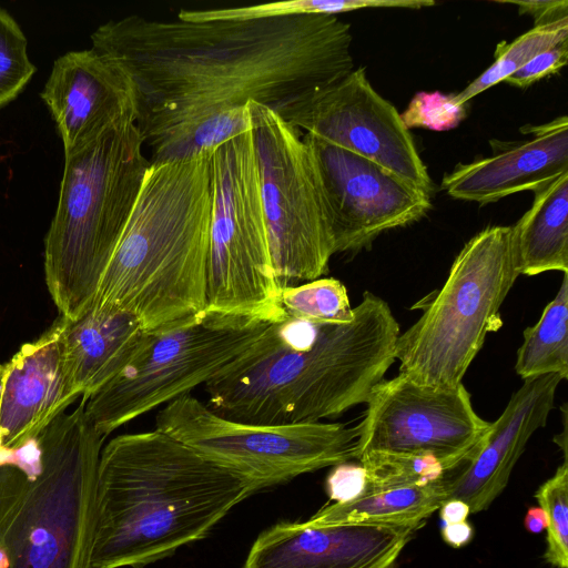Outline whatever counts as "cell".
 Here are the masks:
<instances>
[{
  "label": "cell",
  "instance_id": "cell-31",
  "mask_svg": "<svg viewBox=\"0 0 568 568\" xmlns=\"http://www.w3.org/2000/svg\"><path fill=\"white\" fill-rule=\"evenodd\" d=\"M568 59V41L548 49L505 79L510 85L526 89L544 78L558 73Z\"/></svg>",
  "mask_w": 568,
  "mask_h": 568
},
{
  "label": "cell",
  "instance_id": "cell-16",
  "mask_svg": "<svg viewBox=\"0 0 568 568\" xmlns=\"http://www.w3.org/2000/svg\"><path fill=\"white\" fill-rule=\"evenodd\" d=\"M40 97L55 123L64 155L119 124L136 120L126 75L92 48L58 57Z\"/></svg>",
  "mask_w": 568,
  "mask_h": 568
},
{
  "label": "cell",
  "instance_id": "cell-32",
  "mask_svg": "<svg viewBox=\"0 0 568 568\" xmlns=\"http://www.w3.org/2000/svg\"><path fill=\"white\" fill-rule=\"evenodd\" d=\"M367 473L364 465L345 462L333 466L326 478V491L337 504L352 501L367 490Z\"/></svg>",
  "mask_w": 568,
  "mask_h": 568
},
{
  "label": "cell",
  "instance_id": "cell-29",
  "mask_svg": "<svg viewBox=\"0 0 568 568\" xmlns=\"http://www.w3.org/2000/svg\"><path fill=\"white\" fill-rule=\"evenodd\" d=\"M37 71L28 40L16 19L0 7V108L13 101Z\"/></svg>",
  "mask_w": 568,
  "mask_h": 568
},
{
  "label": "cell",
  "instance_id": "cell-3",
  "mask_svg": "<svg viewBox=\"0 0 568 568\" xmlns=\"http://www.w3.org/2000/svg\"><path fill=\"white\" fill-rule=\"evenodd\" d=\"M254 493L244 477L156 428L119 435L100 455L91 568L169 557Z\"/></svg>",
  "mask_w": 568,
  "mask_h": 568
},
{
  "label": "cell",
  "instance_id": "cell-9",
  "mask_svg": "<svg viewBox=\"0 0 568 568\" xmlns=\"http://www.w3.org/2000/svg\"><path fill=\"white\" fill-rule=\"evenodd\" d=\"M273 324L205 312L185 324L150 333L133 359L82 403L84 413L106 437L224 373Z\"/></svg>",
  "mask_w": 568,
  "mask_h": 568
},
{
  "label": "cell",
  "instance_id": "cell-33",
  "mask_svg": "<svg viewBox=\"0 0 568 568\" xmlns=\"http://www.w3.org/2000/svg\"><path fill=\"white\" fill-rule=\"evenodd\" d=\"M498 2L516 4L520 14H530L534 18V26L546 24L568 17L567 0H523Z\"/></svg>",
  "mask_w": 568,
  "mask_h": 568
},
{
  "label": "cell",
  "instance_id": "cell-23",
  "mask_svg": "<svg viewBox=\"0 0 568 568\" xmlns=\"http://www.w3.org/2000/svg\"><path fill=\"white\" fill-rule=\"evenodd\" d=\"M523 337L515 371L524 381L549 374L568 378V273L539 321L527 327Z\"/></svg>",
  "mask_w": 568,
  "mask_h": 568
},
{
  "label": "cell",
  "instance_id": "cell-10",
  "mask_svg": "<svg viewBox=\"0 0 568 568\" xmlns=\"http://www.w3.org/2000/svg\"><path fill=\"white\" fill-rule=\"evenodd\" d=\"M248 108L275 274L281 287L320 278L335 253L313 145L268 106Z\"/></svg>",
  "mask_w": 568,
  "mask_h": 568
},
{
  "label": "cell",
  "instance_id": "cell-35",
  "mask_svg": "<svg viewBox=\"0 0 568 568\" xmlns=\"http://www.w3.org/2000/svg\"><path fill=\"white\" fill-rule=\"evenodd\" d=\"M469 514V506L460 499H447L439 507V517L443 525L466 521Z\"/></svg>",
  "mask_w": 568,
  "mask_h": 568
},
{
  "label": "cell",
  "instance_id": "cell-5",
  "mask_svg": "<svg viewBox=\"0 0 568 568\" xmlns=\"http://www.w3.org/2000/svg\"><path fill=\"white\" fill-rule=\"evenodd\" d=\"M104 438L81 403L36 438L34 470L0 465V568H91Z\"/></svg>",
  "mask_w": 568,
  "mask_h": 568
},
{
  "label": "cell",
  "instance_id": "cell-21",
  "mask_svg": "<svg viewBox=\"0 0 568 568\" xmlns=\"http://www.w3.org/2000/svg\"><path fill=\"white\" fill-rule=\"evenodd\" d=\"M534 194L530 209L511 226L520 275L568 273V172Z\"/></svg>",
  "mask_w": 568,
  "mask_h": 568
},
{
  "label": "cell",
  "instance_id": "cell-26",
  "mask_svg": "<svg viewBox=\"0 0 568 568\" xmlns=\"http://www.w3.org/2000/svg\"><path fill=\"white\" fill-rule=\"evenodd\" d=\"M535 497L547 517V548L544 559L556 568H568V463L545 481Z\"/></svg>",
  "mask_w": 568,
  "mask_h": 568
},
{
  "label": "cell",
  "instance_id": "cell-20",
  "mask_svg": "<svg viewBox=\"0 0 568 568\" xmlns=\"http://www.w3.org/2000/svg\"><path fill=\"white\" fill-rule=\"evenodd\" d=\"M60 317L64 369L81 403L115 377L150 335L136 316L115 306L91 305L74 321Z\"/></svg>",
  "mask_w": 568,
  "mask_h": 568
},
{
  "label": "cell",
  "instance_id": "cell-37",
  "mask_svg": "<svg viewBox=\"0 0 568 568\" xmlns=\"http://www.w3.org/2000/svg\"><path fill=\"white\" fill-rule=\"evenodd\" d=\"M3 463H7L6 460H3L1 457H0V465L3 464Z\"/></svg>",
  "mask_w": 568,
  "mask_h": 568
},
{
  "label": "cell",
  "instance_id": "cell-13",
  "mask_svg": "<svg viewBox=\"0 0 568 568\" xmlns=\"http://www.w3.org/2000/svg\"><path fill=\"white\" fill-rule=\"evenodd\" d=\"M273 111L301 132L366 158L430 195L432 180L409 129L372 87L365 68Z\"/></svg>",
  "mask_w": 568,
  "mask_h": 568
},
{
  "label": "cell",
  "instance_id": "cell-1",
  "mask_svg": "<svg viewBox=\"0 0 568 568\" xmlns=\"http://www.w3.org/2000/svg\"><path fill=\"white\" fill-rule=\"evenodd\" d=\"M352 33L334 14L186 22L138 14L109 20L92 49L126 75L144 148L257 102L275 110L351 73Z\"/></svg>",
  "mask_w": 568,
  "mask_h": 568
},
{
  "label": "cell",
  "instance_id": "cell-18",
  "mask_svg": "<svg viewBox=\"0 0 568 568\" xmlns=\"http://www.w3.org/2000/svg\"><path fill=\"white\" fill-rule=\"evenodd\" d=\"M562 378L556 374L524 381L493 423L463 470L444 479L447 499H460L476 514L487 509L507 486L532 434L546 425Z\"/></svg>",
  "mask_w": 568,
  "mask_h": 568
},
{
  "label": "cell",
  "instance_id": "cell-11",
  "mask_svg": "<svg viewBox=\"0 0 568 568\" xmlns=\"http://www.w3.org/2000/svg\"><path fill=\"white\" fill-rule=\"evenodd\" d=\"M155 428L244 477L256 491L354 459L357 426L267 425L225 418L186 393L165 404Z\"/></svg>",
  "mask_w": 568,
  "mask_h": 568
},
{
  "label": "cell",
  "instance_id": "cell-7",
  "mask_svg": "<svg viewBox=\"0 0 568 568\" xmlns=\"http://www.w3.org/2000/svg\"><path fill=\"white\" fill-rule=\"evenodd\" d=\"M520 275L511 226H488L454 260L439 291L419 306L422 316L399 334V373L418 384L454 387L501 326L499 310Z\"/></svg>",
  "mask_w": 568,
  "mask_h": 568
},
{
  "label": "cell",
  "instance_id": "cell-34",
  "mask_svg": "<svg viewBox=\"0 0 568 568\" xmlns=\"http://www.w3.org/2000/svg\"><path fill=\"white\" fill-rule=\"evenodd\" d=\"M440 532L443 540L453 548L468 545L474 537V528L467 521L443 525Z\"/></svg>",
  "mask_w": 568,
  "mask_h": 568
},
{
  "label": "cell",
  "instance_id": "cell-30",
  "mask_svg": "<svg viewBox=\"0 0 568 568\" xmlns=\"http://www.w3.org/2000/svg\"><path fill=\"white\" fill-rule=\"evenodd\" d=\"M400 118L407 129L447 131L456 128L466 118V109L465 105L456 104L452 94L418 92L400 113Z\"/></svg>",
  "mask_w": 568,
  "mask_h": 568
},
{
  "label": "cell",
  "instance_id": "cell-28",
  "mask_svg": "<svg viewBox=\"0 0 568 568\" xmlns=\"http://www.w3.org/2000/svg\"><path fill=\"white\" fill-rule=\"evenodd\" d=\"M348 10L349 4L346 0H287L222 9H182L178 12L176 19L186 22H203L212 20H251L302 14L337 16L342 12H348Z\"/></svg>",
  "mask_w": 568,
  "mask_h": 568
},
{
  "label": "cell",
  "instance_id": "cell-4",
  "mask_svg": "<svg viewBox=\"0 0 568 568\" xmlns=\"http://www.w3.org/2000/svg\"><path fill=\"white\" fill-rule=\"evenodd\" d=\"M211 153L150 165L91 305L123 308L149 333L205 313Z\"/></svg>",
  "mask_w": 568,
  "mask_h": 568
},
{
  "label": "cell",
  "instance_id": "cell-19",
  "mask_svg": "<svg viewBox=\"0 0 568 568\" xmlns=\"http://www.w3.org/2000/svg\"><path fill=\"white\" fill-rule=\"evenodd\" d=\"M534 138L500 143L488 158L459 164L442 187L454 199L481 205L521 191L536 192L568 172V119L530 126Z\"/></svg>",
  "mask_w": 568,
  "mask_h": 568
},
{
  "label": "cell",
  "instance_id": "cell-2",
  "mask_svg": "<svg viewBox=\"0 0 568 568\" xmlns=\"http://www.w3.org/2000/svg\"><path fill=\"white\" fill-rule=\"evenodd\" d=\"M345 324L288 318L204 385L207 406L239 422L317 423L366 403L395 359L399 325L366 292Z\"/></svg>",
  "mask_w": 568,
  "mask_h": 568
},
{
  "label": "cell",
  "instance_id": "cell-27",
  "mask_svg": "<svg viewBox=\"0 0 568 568\" xmlns=\"http://www.w3.org/2000/svg\"><path fill=\"white\" fill-rule=\"evenodd\" d=\"M358 462L366 468L367 490L426 486L443 479L446 474L444 466L432 456L376 455L364 457Z\"/></svg>",
  "mask_w": 568,
  "mask_h": 568
},
{
  "label": "cell",
  "instance_id": "cell-24",
  "mask_svg": "<svg viewBox=\"0 0 568 568\" xmlns=\"http://www.w3.org/2000/svg\"><path fill=\"white\" fill-rule=\"evenodd\" d=\"M568 41V17L546 24L534 26L513 42H499L495 50V61L464 90L452 94L458 105L483 91L505 81L537 54Z\"/></svg>",
  "mask_w": 568,
  "mask_h": 568
},
{
  "label": "cell",
  "instance_id": "cell-14",
  "mask_svg": "<svg viewBox=\"0 0 568 568\" xmlns=\"http://www.w3.org/2000/svg\"><path fill=\"white\" fill-rule=\"evenodd\" d=\"M306 135L328 206L334 253L363 250L383 232L412 224L432 207L429 194L379 164Z\"/></svg>",
  "mask_w": 568,
  "mask_h": 568
},
{
  "label": "cell",
  "instance_id": "cell-6",
  "mask_svg": "<svg viewBox=\"0 0 568 568\" xmlns=\"http://www.w3.org/2000/svg\"><path fill=\"white\" fill-rule=\"evenodd\" d=\"M134 121L64 155L59 200L44 239L45 283L60 315L92 304L151 165Z\"/></svg>",
  "mask_w": 568,
  "mask_h": 568
},
{
  "label": "cell",
  "instance_id": "cell-12",
  "mask_svg": "<svg viewBox=\"0 0 568 568\" xmlns=\"http://www.w3.org/2000/svg\"><path fill=\"white\" fill-rule=\"evenodd\" d=\"M356 425L354 459L367 456H432L446 473L467 463L490 423L474 409L462 384L422 385L399 373L379 382Z\"/></svg>",
  "mask_w": 568,
  "mask_h": 568
},
{
  "label": "cell",
  "instance_id": "cell-22",
  "mask_svg": "<svg viewBox=\"0 0 568 568\" xmlns=\"http://www.w3.org/2000/svg\"><path fill=\"white\" fill-rule=\"evenodd\" d=\"M444 479L426 486L367 490L344 504L323 507L310 519L318 524L369 523L423 525L446 500Z\"/></svg>",
  "mask_w": 568,
  "mask_h": 568
},
{
  "label": "cell",
  "instance_id": "cell-15",
  "mask_svg": "<svg viewBox=\"0 0 568 568\" xmlns=\"http://www.w3.org/2000/svg\"><path fill=\"white\" fill-rule=\"evenodd\" d=\"M419 527L282 521L255 539L243 568H395Z\"/></svg>",
  "mask_w": 568,
  "mask_h": 568
},
{
  "label": "cell",
  "instance_id": "cell-17",
  "mask_svg": "<svg viewBox=\"0 0 568 568\" xmlns=\"http://www.w3.org/2000/svg\"><path fill=\"white\" fill-rule=\"evenodd\" d=\"M61 317L39 338L0 364V457L34 442L78 397L61 349Z\"/></svg>",
  "mask_w": 568,
  "mask_h": 568
},
{
  "label": "cell",
  "instance_id": "cell-8",
  "mask_svg": "<svg viewBox=\"0 0 568 568\" xmlns=\"http://www.w3.org/2000/svg\"><path fill=\"white\" fill-rule=\"evenodd\" d=\"M211 169L205 312L281 323L287 315L270 250L252 130L214 149Z\"/></svg>",
  "mask_w": 568,
  "mask_h": 568
},
{
  "label": "cell",
  "instance_id": "cell-36",
  "mask_svg": "<svg viewBox=\"0 0 568 568\" xmlns=\"http://www.w3.org/2000/svg\"><path fill=\"white\" fill-rule=\"evenodd\" d=\"M524 526L531 534L544 531L547 528V517L544 509L540 506L529 507L524 518Z\"/></svg>",
  "mask_w": 568,
  "mask_h": 568
},
{
  "label": "cell",
  "instance_id": "cell-25",
  "mask_svg": "<svg viewBox=\"0 0 568 568\" xmlns=\"http://www.w3.org/2000/svg\"><path fill=\"white\" fill-rule=\"evenodd\" d=\"M281 304L288 317L313 324H345L354 318L346 287L333 277L282 287Z\"/></svg>",
  "mask_w": 568,
  "mask_h": 568
}]
</instances>
